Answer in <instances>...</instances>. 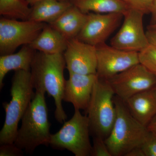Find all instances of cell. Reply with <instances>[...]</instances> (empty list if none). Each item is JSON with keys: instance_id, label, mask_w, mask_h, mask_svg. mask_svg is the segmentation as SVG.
Returning a JSON list of instances; mask_svg holds the SVG:
<instances>
[{"instance_id": "cell-19", "label": "cell", "mask_w": 156, "mask_h": 156, "mask_svg": "<svg viewBox=\"0 0 156 156\" xmlns=\"http://www.w3.org/2000/svg\"><path fill=\"white\" fill-rule=\"evenodd\" d=\"M73 5L83 13L92 11L99 14H124L129 8L122 0H69Z\"/></svg>"}, {"instance_id": "cell-4", "label": "cell", "mask_w": 156, "mask_h": 156, "mask_svg": "<svg viewBox=\"0 0 156 156\" xmlns=\"http://www.w3.org/2000/svg\"><path fill=\"white\" fill-rule=\"evenodd\" d=\"M31 71H15L12 80L11 100L5 102V123L0 132V144L14 143L18 132V126L33 98L35 92Z\"/></svg>"}, {"instance_id": "cell-20", "label": "cell", "mask_w": 156, "mask_h": 156, "mask_svg": "<svg viewBox=\"0 0 156 156\" xmlns=\"http://www.w3.org/2000/svg\"><path fill=\"white\" fill-rule=\"evenodd\" d=\"M26 0H0V14L13 19L28 20L31 9Z\"/></svg>"}, {"instance_id": "cell-29", "label": "cell", "mask_w": 156, "mask_h": 156, "mask_svg": "<svg viewBox=\"0 0 156 156\" xmlns=\"http://www.w3.org/2000/svg\"><path fill=\"white\" fill-rule=\"evenodd\" d=\"M151 14V24L155 23H156V0H155Z\"/></svg>"}, {"instance_id": "cell-18", "label": "cell", "mask_w": 156, "mask_h": 156, "mask_svg": "<svg viewBox=\"0 0 156 156\" xmlns=\"http://www.w3.org/2000/svg\"><path fill=\"white\" fill-rule=\"evenodd\" d=\"M73 5L69 1L44 0L32 6L28 20L52 23Z\"/></svg>"}, {"instance_id": "cell-8", "label": "cell", "mask_w": 156, "mask_h": 156, "mask_svg": "<svg viewBox=\"0 0 156 156\" xmlns=\"http://www.w3.org/2000/svg\"><path fill=\"white\" fill-rule=\"evenodd\" d=\"M140 11L129 9L123 14L121 28L113 37L111 45L120 50L139 53L149 45L143 26V17Z\"/></svg>"}, {"instance_id": "cell-7", "label": "cell", "mask_w": 156, "mask_h": 156, "mask_svg": "<svg viewBox=\"0 0 156 156\" xmlns=\"http://www.w3.org/2000/svg\"><path fill=\"white\" fill-rule=\"evenodd\" d=\"M46 26L45 23L2 18L0 20L1 56L11 54L21 45L30 44Z\"/></svg>"}, {"instance_id": "cell-10", "label": "cell", "mask_w": 156, "mask_h": 156, "mask_svg": "<svg viewBox=\"0 0 156 156\" xmlns=\"http://www.w3.org/2000/svg\"><path fill=\"white\" fill-rule=\"evenodd\" d=\"M98 77L108 81L118 74L140 63L138 53L115 48L106 43L96 47Z\"/></svg>"}, {"instance_id": "cell-14", "label": "cell", "mask_w": 156, "mask_h": 156, "mask_svg": "<svg viewBox=\"0 0 156 156\" xmlns=\"http://www.w3.org/2000/svg\"><path fill=\"white\" fill-rule=\"evenodd\" d=\"M124 101L133 116L146 127L156 115L155 88L137 93Z\"/></svg>"}, {"instance_id": "cell-3", "label": "cell", "mask_w": 156, "mask_h": 156, "mask_svg": "<svg viewBox=\"0 0 156 156\" xmlns=\"http://www.w3.org/2000/svg\"><path fill=\"white\" fill-rule=\"evenodd\" d=\"M114 101L116 116L105 141L112 156H125L133 149L141 147L148 130L133 116L124 101L116 96Z\"/></svg>"}, {"instance_id": "cell-17", "label": "cell", "mask_w": 156, "mask_h": 156, "mask_svg": "<svg viewBox=\"0 0 156 156\" xmlns=\"http://www.w3.org/2000/svg\"><path fill=\"white\" fill-rule=\"evenodd\" d=\"M29 45H25L19 52L3 55L0 57V89H2L3 80L11 70H23L31 71L36 53Z\"/></svg>"}, {"instance_id": "cell-27", "label": "cell", "mask_w": 156, "mask_h": 156, "mask_svg": "<svg viewBox=\"0 0 156 156\" xmlns=\"http://www.w3.org/2000/svg\"><path fill=\"white\" fill-rule=\"evenodd\" d=\"M125 156H145L141 147L133 149L126 154Z\"/></svg>"}, {"instance_id": "cell-32", "label": "cell", "mask_w": 156, "mask_h": 156, "mask_svg": "<svg viewBox=\"0 0 156 156\" xmlns=\"http://www.w3.org/2000/svg\"><path fill=\"white\" fill-rule=\"evenodd\" d=\"M155 89H156V87H155Z\"/></svg>"}, {"instance_id": "cell-9", "label": "cell", "mask_w": 156, "mask_h": 156, "mask_svg": "<svg viewBox=\"0 0 156 156\" xmlns=\"http://www.w3.org/2000/svg\"><path fill=\"white\" fill-rule=\"evenodd\" d=\"M108 81L115 95L125 101L137 93L155 88L156 76L139 63Z\"/></svg>"}, {"instance_id": "cell-2", "label": "cell", "mask_w": 156, "mask_h": 156, "mask_svg": "<svg viewBox=\"0 0 156 156\" xmlns=\"http://www.w3.org/2000/svg\"><path fill=\"white\" fill-rule=\"evenodd\" d=\"M44 91L37 89L23 115L14 143L28 153H32L39 146L50 145V124Z\"/></svg>"}, {"instance_id": "cell-21", "label": "cell", "mask_w": 156, "mask_h": 156, "mask_svg": "<svg viewBox=\"0 0 156 156\" xmlns=\"http://www.w3.org/2000/svg\"><path fill=\"white\" fill-rule=\"evenodd\" d=\"M140 63L156 76V47L149 44L138 53Z\"/></svg>"}, {"instance_id": "cell-30", "label": "cell", "mask_w": 156, "mask_h": 156, "mask_svg": "<svg viewBox=\"0 0 156 156\" xmlns=\"http://www.w3.org/2000/svg\"><path fill=\"white\" fill-rule=\"evenodd\" d=\"M28 5H30L31 6L33 5L34 4L40 1H44V0H26ZM58 1H69V0H58Z\"/></svg>"}, {"instance_id": "cell-12", "label": "cell", "mask_w": 156, "mask_h": 156, "mask_svg": "<svg viewBox=\"0 0 156 156\" xmlns=\"http://www.w3.org/2000/svg\"><path fill=\"white\" fill-rule=\"evenodd\" d=\"M63 56L69 73L96 74L97 56L95 46L76 37L70 39Z\"/></svg>"}, {"instance_id": "cell-23", "label": "cell", "mask_w": 156, "mask_h": 156, "mask_svg": "<svg viewBox=\"0 0 156 156\" xmlns=\"http://www.w3.org/2000/svg\"><path fill=\"white\" fill-rule=\"evenodd\" d=\"M141 147L145 156H156V132L148 130Z\"/></svg>"}, {"instance_id": "cell-22", "label": "cell", "mask_w": 156, "mask_h": 156, "mask_svg": "<svg viewBox=\"0 0 156 156\" xmlns=\"http://www.w3.org/2000/svg\"><path fill=\"white\" fill-rule=\"evenodd\" d=\"M129 9H134L144 14H151L155 0H122Z\"/></svg>"}, {"instance_id": "cell-13", "label": "cell", "mask_w": 156, "mask_h": 156, "mask_svg": "<svg viewBox=\"0 0 156 156\" xmlns=\"http://www.w3.org/2000/svg\"><path fill=\"white\" fill-rule=\"evenodd\" d=\"M66 80L63 101L72 104L75 109L86 110L91 99L96 74L83 75L69 73Z\"/></svg>"}, {"instance_id": "cell-26", "label": "cell", "mask_w": 156, "mask_h": 156, "mask_svg": "<svg viewBox=\"0 0 156 156\" xmlns=\"http://www.w3.org/2000/svg\"><path fill=\"white\" fill-rule=\"evenodd\" d=\"M146 34L149 44L156 47V30L148 29Z\"/></svg>"}, {"instance_id": "cell-31", "label": "cell", "mask_w": 156, "mask_h": 156, "mask_svg": "<svg viewBox=\"0 0 156 156\" xmlns=\"http://www.w3.org/2000/svg\"><path fill=\"white\" fill-rule=\"evenodd\" d=\"M147 29L156 30V23H155L150 24V25L148 26Z\"/></svg>"}, {"instance_id": "cell-6", "label": "cell", "mask_w": 156, "mask_h": 156, "mask_svg": "<svg viewBox=\"0 0 156 156\" xmlns=\"http://www.w3.org/2000/svg\"><path fill=\"white\" fill-rule=\"evenodd\" d=\"M89 119L75 109L72 118L64 122L61 129L50 136V145L56 149L68 150L76 156H91L92 146Z\"/></svg>"}, {"instance_id": "cell-16", "label": "cell", "mask_w": 156, "mask_h": 156, "mask_svg": "<svg viewBox=\"0 0 156 156\" xmlns=\"http://www.w3.org/2000/svg\"><path fill=\"white\" fill-rule=\"evenodd\" d=\"M87 18V14L83 13L73 5L49 25L69 40L76 37L83 27Z\"/></svg>"}, {"instance_id": "cell-25", "label": "cell", "mask_w": 156, "mask_h": 156, "mask_svg": "<svg viewBox=\"0 0 156 156\" xmlns=\"http://www.w3.org/2000/svg\"><path fill=\"white\" fill-rule=\"evenodd\" d=\"M23 155L22 149L20 148L14 143L6 144L1 145L0 156H21Z\"/></svg>"}, {"instance_id": "cell-11", "label": "cell", "mask_w": 156, "mask_h": 156, "mask_svg": "<svg viewBox=\"0 0 156 156\" xmlns=\"http://www.w3.org/2000/svg\"><path fill=\"white\" fill-rule=\"evenodd\" d=\"M122 18V13L89 12L87 14L83 27L76 38L96 47L105 44L109 37L119 27Z\"/></svg>"}, {"instance_id": "cell-1", "label": "cell", "mask_w": 156, "mask_h": 156, "mask_svg": "<svg viewBox=\"0 0 156 156\" xmlns=\"http://www.w3.org/2000/svg\"><path fill=\"white\" fill-rule=\"evenodd\" d=\"M66 67L63 53H36L31 69L34 87L41 89L54 99L56 109L54 115L60 123L66 122L67 115L62 107L66 80L64 70Z\"/></svg>"}, {"instance_id": "cell-15", "label": "cell", "mask_w": 156, "mask_h": 156, "mask_svg": "<svg viewBox=\"0 0 156 156\" xmlns=\"http://www.w3.org/2000/svg\"><path fill=\"white\" fill-rule=\"evenodd\" d=\"M68 40L50 25H47L29 46L34 50L45 54L63 53L67 48Z\"/></svg>"}, {"instance_id": "cell-24", "label": "cell", "mask_w": 156, "mask_h": 156, "mask_svg": "<svg viewBox=\"0 0 156 156\" xmlns=\"http://www.w3.org/2000/svg\"><path fill=\"white\" fill-rule=\"evenodd\" d=\"M91 156H112L105 140L99 136H94Z\"/></svg>"}, {"instance_id": "cell-5", "label": "cell", "mask_w": 156, "mask_h": 156, "mask_svg": "<svg viewBox=\"0 0 156 156\" xmlns=\"http://www.w3.org/2000/svg\"><path fill=\"white\" fill-rule=\"evenodd\" d=\"M115 95L108 81L97 77L86 110L90 132L94 136L105 140L110 133L116 116Z\"/></svg>"}, {"instance_id": "cell-28", "label": "cell", "mask_w": 156, "mask_h": 156, "mask_svg": "<svg viewBox=\"0 0 156 156\" xmlns=\"http://www.w3.org/2000/svg\"><path fill=\"white\" fill-rule=\"evenodd\" d=\"M148 130L156 133V115L151 120L147 126Z\"/></svg>"}]
</instances>
